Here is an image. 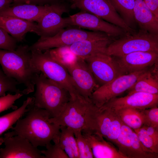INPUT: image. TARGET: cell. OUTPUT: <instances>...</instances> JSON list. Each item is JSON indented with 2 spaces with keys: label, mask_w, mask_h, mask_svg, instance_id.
I'll list each match as a JSON object with an SVG mask.
<instances>
[{
  "label": "cell",
  "mask_w": 158,
  "mask_h": 158,
  "mask_svg": "<svg viewBox=\"0 0 158 158\" xmlns=\"http://www.w3.org/2000/svg\"><path fill=\"white\" fill-rule=\"evenodd\" d=\"M26 115L20 118L12 129V131L4 135L11 137L19 135L28 140L35 147H46L58 141L61 126L51 122V118L46 110L38 108L32 102L28 106Z\"/></svg>",
  "instance_id": "obj_1"
},
{
  "label": "cell",
  "mask_w": 158,
  "mask_h": 158,
  "mask_svg": "<svg viewBox=\"0 0 158 158\" xmlns=\"http://www.w3.org/2000/svg\"><path fill=\"white\" fill-rule=\"evenodd\" d=\"M28 45H20L14 50L0 49V66L9 77L23 85L26 95L35 90V80L38 72L32 60L31 51Z\"/></svg>",
  "instance_id": "obj_2"
},
{
  "label": "cell",
  "mask_w": 158,
  "mask_h": 158,
  "mask_svg": "<svg viewBox=\"0 0 158 158\" xmlns=\"http://www.w3.org/2000/svg\"><path fill=\"white\" fill-rule=\"evenodd\" d=\"M36 91L33 100L36 107L47 110L51 118L58 116L71 98L68 90L39 72L35 76Z\"/></svg>",
  "instance_id": "obj_3"
},
{
  "label": "cell",
  "mask_w": 158,
  "mask_h": 158,
  "mask_svg": "<svg viewBox=\"0 0 158 158\" xmlns=\"http://www.w3.org/2000/svg\"><path fill=\"white\" fill-rule=\"evenodd\" d=\"M138 51L158 52V34L140 29L138 32L127 34L114 39L108 46L107 53L119 57Z\"/></svg>",
  "instance_id": "obj_4"
},
{
  "label": "cell",
  "mask_w": 158,
  "mask_h": 158,
  "mask_svg": "<svg viewBox=\"0 0 158 158\" xmlns=\"http://www.w3.org/2000/svg\"><path fill=\"white\" fill-rule=\"evenodd\" d=\"M33 64L38 72L57 83L69 92L71 97L78 94L72 78L66 68L54 60L48 49L31 51Z\"/></svg>",
  "instance_id": "obj_5"
},
{
  "label": "cell",
  "mask_w": 158,
  "mask_h": 158,
  "mask_svg": "<svg viewBox=\"0 0 158 158\" xmlns=\"http://www.w3.org/2000/svg\"><path fill=\"white\" fill-rule=\"evenodd\" d=\"M112 37L102 32L86 31L76 26L65 28L53 36L41 37L30 46L28 49L40 51L65 46H70L86 40L107 39Z\"/></svg>",
  "instance_id": "obj_6"
},
{
  "label": "cell",
  "mask_w": 158,
  "mask_h": 158,
  "mask_svg": "<svg viewBox=\"0 0 158 158\" xmlns=\"http://www.w3.org/2000/svg\"><path fill=\"white\" fill-rule=\"evenodd\" d=\"M92 103L78 94L71 97L60 115L50 118L49 121L59 126L68 127L73 131L87 130V117L89 109Z\"/></svg>",
  "instance_id": "obj_7"
},
{
  "label": "cell",
  "mask_w": 158,
  "mask_h": 158,
  "mask_svg": "<svg viewBox=\"0 0 158 158\" xmlns=\"http://www.w3.org/2000/svg\"><path fill=\"white\" fill-rule=\"evenodd\" d=\"M123 74L111 81L99 86L92 93L90 99L97 107L128 90L146 70Z\"/></svg>",
  "instance_id": "obj_8"
},
{
  "label": "cell",
  "mask_w": 158,
  "mask_h": 158,
  "mask_svg": "<svg viewBox=\"0 0 158 158\" xmlns=\"http://www.w3.org/2000/svg\"><path fill=\"white\" fill-rule=\"evenodd\" d=\"M72 8L93 14L105 20L117 25L128 33L135 30L129 27L117 13L108 0H68Z\"/></svg>",
  "instance_id": "obj_9"
},
{
  "label": "cell",
  "mask_w": 158,
  "mask_h": 158,
  "mask_svg": "<svg viewBox=\"0 0 158 158\" xmlns=\"http://www.w3.org/2000/svg\"><path fill=\"white\" fill-rule=\"evenodd\" d=\"M92 123L94 132L114 143L120 134L123 123L115 111L103 105L97 107L94 111Z\"/></svg>",
  "instance_id": "obj_10"
},
{
  "label": "cell",
  "mask_w": 158,
  "mask_h": 158,
  "mask_svg": "<svg viewBox=\"0 0 158 158\" xmlns=\"http://www.w3.org/2000/svg\"><path fill=\"white\" fill-rule=\"evenodd\" d=\"M65 67L72 78L78 93L86 99H90L92 93L100 86L86 62L77 56Z\"/></svg>",
  "instance_id": "obj_11"
},
{
  "label": "cell",
  "mask_w": 158,
  "mask_h": 158,
  "mask_svg": "<svg viewBox=\"0 0 158 158\" xmlns=\"http://www.w3.org/2000/svg\"><path fill=\"white\" fill-rule=\"evenodd\" d=\"M67 18L69 26L103 32L114 38L119 37L127 33L121 28L85 11H82Z\"/></svg>",
  "instance_id": "obj_12"
},
{
  "label": "cell",
  "mask_w": 158,
  "mask_h": 158,
  "mask_svg": "<svg viewBox=\"0 0 158 158\" xmlns=\"http://www.w3.org/2000/svg\"><path fill=\"white\" fill-rule=\"evenodd\" d=\"M69 10L67 6L63 3L53 4L37 24L35 33L41 37H51L69 27L67 17H62L63 14Z\"/></svg>",
  "instance_id": "obj_13"
},
{
  "label": "cell",
  "mask_w": 158,
  "mask_h": 158,
  "mask_svg": "<svg viewBox=\"0 0 158 158\" xmlns=\"http://www.w3.org/2000/svg\"><path fill=\"white\" fill-rule=\"evenodd\" d=\"M0 158H45L40 150L26 138L20 135L0 138Z\"/></svg>",
  "instance_id": "obj_14"
},
{
  "label": "cell",
  "mask_w": 158,
  "mask_h": 158,
  "mask_svg": "<svg viewBox=\"0 0 158 158\" xmlns=\"http://www.w3.org/2000/svg\"><path fill=\"white\" fill-rule=\"evenodd\" d=\"M119 152L126 158H156L158 154L146 148L141 143L135 131L124 124L114 143Z\"/></svg>",
  "instance_id": "obj_15"
},
{
  "label": "cell",
  "mask_w": 158,
  "mask_h": 158,
  "mask_svg": "<svg viewBox=\"0 0 158 158\" xmlns=\"http://www.w3.org/2000/svg\"><path fill=\"white\" fill-rule=\"evenodd\" d=\"M84 59L88 65L96 82L100 84V86L121 75L114 59L107 53L96 54Z\"/></svg>",
  "instance_id": "obj_16"
},
{
  "label": "cell",
  "mask_w": 158,
  "mask_h": 158,
  "mask_svg": "<svg viewBox=\"0 0 158 158\" xmlns=\"http://www.w3.org/2000/svg\"><path fill=\"white\" fill-rule=\"evenodd\" d=\"M118 57L114 60L121 75L147 69L158 61V52L136 51Z\"/></svg>",
  "instance_id": "obj_17"
},
{
  "label": "cell",
  "mask_w": 158,
  "mask_h": 158,
  "mask_svg": "<svg viewBox=\"0 0 158 158\" xmlns=\"http://www.w3.org/2000/svg\"><path fill=\"white\" fill-rule=\"evenodd\" d=\"M158 104V94L135 92L124 97L114 98L103 105L117 111L125 108L144 109L157 106Z\"/></svg>",
  "instance_id": "obj_18"
},
{
  "label": "cell",
  "mask_w": 158,
  "mask_h": 158,
  "mask_svg": "<svg viewBox=\"0 0 158 158\" xmlns=\"http://www.w3.org/2000/svg\"><path fill=\"white\" fill-rule=\"evenodd\" d=\"M52 4L38 5L20 4L0 10V16L14 17L26 20L39 22Z\"/></svg>",
  "instance_id": "obj_19"
},
{
  "label": "cell",
  "mask_w": 158,
  "mask_h": 158,
  "mask_svg": "<svg viewBox=\"0 0 158 158\" xmlns=\"http://www.w3.org/2000/svg\"><path fill=\"white\" fill-rule=\"evenodd\" d=\"M91 147L94 158H126L97 132H82Z\"/></svg>",
  "instance_id": "obj_20"
},
{
  "label": "cell",
  "mask_w": 158,
  "mask_h": 158,
  "mask_svg": "<svg viewBox=\"0 0 158 158\" xmlns=\"http://www.w3.org/2000/svg\"><path fill=\"white\" fill-rule=\"evenodd\" d=\"M37 23L14 17L0 16V27L17 42H21L26 33H35Z\"/></svg>",
  "instance_id": "obj_21"
},
{
  "label": "cell",
  "mask_w": 158,
  "mask_h": 158,
  "mask_svg": "<svg viewBox=\"0 0 158 158\" xmlns=\"http://www.w3.org/2000/svg\"><path fill=\"white\" fill-rule=\"evenodd\" d=\"M113 37L82 40L69 46L71 51L83 59L96 54L107 53V47Z\"/></svg>",
  "instance_id": "obj_22"
},
{
  "label": "cell",
  "mask_w": 158,
  "mask_h": 158,
  "mask_svg": "<svg viewBox=\"0 0 158 158\" xmlns=\"http://www.w3.org/2000/svg\"><path fill=\"white\" fill-rule=\"evenodd\" d=\"M135 21L140 29L158 34V18L147 6L143 0H135L133 10Z\"/></svg>",
  "instance_id": "obj_23"
},
{
  "label": "cell",
  "mask_w": 158,
  "mask_h": 158,
  "mask_svg": "<svg viewBox=\"0 0 158 158\" xmlns=\"http://www.w3.org/2000/svg\"><path fill=\"white\" fill-rule=\"evenodd\" d=\"M154 72V71H152L146 70L128 90V94L135 92L158 94V74Z\"/></svg>",
  "instance_id": "obj_24"
},
{
  "label": "cell",
  "mask_w": 158,
  "mask_h": 158,
  "mask_svg": "<svg viewBox=\"0 0 158 158\" xmlns=\"http://www.w3.org/2000/svg\"><path fill=\"white\" fill-rule=\"evenodd\" d=\"M61 126L59 142L69 158H79L77 142L73 130L69 127Z\"/></svg>",
  "instance_id": "obj_25"
},
{
  "label": "cell",
  "mask_w": 158,
  "mask_h": 158,
  "mask_svg": "<svg viewBox=\"0 0 158 158\" xmlns=\"http://www.w3.org/2000/svg\"><path fill=\"white\" fill-rule=\"evenodd\" d=\"M33 97H28L22 105L14 111L0 117V135L8 129L25 114L28 110V107L32 102Z\"/></svg>",
  "instance_id": "obj_26"
},
{
  "label": "cell",
  "mask_w": 158,
  "mask_h": 158,
  "mask_svg": "<svg viewBox=\"0 0 158 158\" xmlns=\"http://www.w3.org/2000/svg\"><path fill=\"white\" fill-rule=\"evenodd\" d=\"M115 111L122 122L133 130L140 128L144 125V118L141 109L125 108Z\"/></svg>",
  "instance_id": "obj_27"
},
{
  "label": "cell",
  "mask_w": 158,
  "mask_h": 158,
  "mask_svg": "<svg viewBox=\"0 0 158 158\" xmlns=\"http://www.w3.org/2000/svg\"><path fill=\"white\" fill-rule=\"evenodd\" d=\"M108 0L127 25L133 29L135 22L133 13L135 0Z\"/></svg>",
  "instance_id": "obj_28"
},
{
  "label": "cell",
  "mask_w": 158,
  "mask_h": 158,
  "mask_svg": "<svg viewBox=\"0 0 158 158\" xmlns=\"http://www.w3.org/2000/svg\"><path fill=\"white\" fill-rule=\"evenodd\" d=\"M48 50L52 58L64 67L71 62L77 57L71 51L69 46L61 47Z\"/></svg>",
  "instance_id": "obj_29"
},
{
  "label": "cell",
  "mask_w": 158,
  "mask_h": 158,
  "mask_svg": "<svg viewBox=\"0 0 158 158\" xmlns=\"http://www.w3.org/2000/svg\"><path fill=\"white\" fill-rule=\"evenodd\" d=\"M19 84L15 80L7 76L0 67V97L6 95L8 92L25 95L23 90L18 88Z\"/></svg>",
  "instance_id": "obj_30"
},
{
  "label": "cell",
  "mask_w": 158,
  "mask_h": 158,
  "mask_svg": "<svg viewBox=\"0 0 158 158\" xmlns=\"http://www.w3.org/2000/svg\"><path fill=\"white\" fill-rule=\"evenodd\" d=\"M134 130L140 142L146 148L152 153L158 154V141L149 135L142 126Z\"/></svg>",
  "instance_id": "obj_31"
},
{
  "label": "cell",
  "mask_w": 158,
  "mask_h": 158,
  "mask_svg": "<svg viewBox=\"0 0 158 158\" xmlns=\"http://www.w3.org/2000/svg\"><path fill=\"white\" fill-rule=\"evenodd\" d=\"M79 155V158H94L90 146L83 135L82 131H74Z\"/></svg>",
  "instance_id": "obj_32"
},
{
  "label": "cell",
  "mask_w": 158,
  "mask_h": 158,
  "mask_svg": "<svg viewBox=\"0 0 158 158\" xmlns=\"http://www.w3.org/2000/svg\"><path fill=\"white\" fill-rule=\"evenodd\" d=\"M45 147L46 150H41L45 158H69L60 146L59 141L54 145L51 143Z\"/></svg>",
  "instance_id": "obj_33"
},
{
  "label": "cell",
  "mask_w": 158,
  "mask_h": 158,
  "mask_svg": "<svg viewBox=\"0 0 158 158\" xmlns=\"http://www.w3.org/2000/svg\"><path fill=\"white\" fill-rule=\"evenodd\" d=\"M141 111L144 118V125L158 128L157 106L141 109Z\"/></svg>",
  "instance_id": "obj_34"
},
{
  "label": "cell",
  "mask_w": 158,
  "mask_h": 158,
  "mask_svg": "<svg viewBox=\"0 0 158 158\" xmlns=\"http://www.w3.org/2000/svg\"><path fill=\"white\" fill-rule=\"evenodd\" d=\"M24 95L21 93L14 94L8 93L6 95L0 97V113L12 108L16 109L17 107L14 105L15 102Z\"/></svg>",
  "instance_id": "obj_35"
},
{
  "label": "cell",
  "mask_w": 158,
  "mask_h": 158,
  "mask_svg": "<svg viewBox=\"0 0 158 158\" xmlns=\"http://www.w3.org/2000/svg\"><path fill=\"white\" fill-rule=\"evenodd\" d=\"M17 41L0 27V49L13 50L17 47Z\"/></svg>",
  "instance_id": "obj_36"
},
{
  "label": "cell",
  "mask_w": 158,
  "mask_h": 158,
  "mask_svg": "<svg viewBox=\"0 0 158 158\" xmlns=\"http://www.w3.org/2000/svg\"><path fill=\"white\" fill-rule=\"evenodd\" d=\"M63 0H13L14 4H27L38 5H50L61 3Z\"/></svg>",
  "instance_id": "obj_37"
},
{
  "label": "cell",
  "mask_w": 158,
  "mask_h": 158,
  "mask_svg": "<svg viewBox=\"0 0 158 158\" xmlns=\"http://www.w3.org/2000/svg\"><path fill=\"white\" fill-rule=\"evenodd\" d=\"M151 12L158 18V0H143Z\"/></svg>",
  "instance_id": "obj_38"
},
{
  "label": "cell",
  "mask_w": 158,
  "mask_h": 158,
  "mask_svg": "<svg viewBox=\"0 0 158 158\" xmlns=\"http://www.w3.org/2000/svg\"><path fill=\"white\" fill-rule=\"evenodd\" d=\"M142 126L149 135L158 141V128L145 125H143Z\"/></svg>",
  "instance_id": "obj_39"
},
{
  "label": "cell",
  "mask_w": 158,
  "mask_h": 158,
  "mask_svg": "<svg viewBox=\"0 0 158 158\" xmlns=\"http://www.w3.org/2000/svg\"><path fill=\"white\" fill-rule=\"evenodd\" d=\"M13 1V0H0V10L10 6Z\"/></svg>",
  "instance_id": "obj_40"
}]
</instances>
